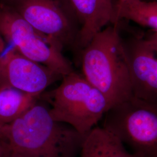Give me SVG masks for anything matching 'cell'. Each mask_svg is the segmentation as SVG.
<instances>
[{"mask_svg":"<svg viewBox=\"0 0 157 157\" xmlns=\"http://www.w3.org/2000/svg\"><path fill=\"white\" fill-rule=\"evenodd\" d=\"M84 136L54 121L49 109L37 102L0 130L12 151L27 157H79Z\"/></svg>","mask_w":157,"mask_h":157,"instance_id":"6da1fadb","label":"cell"},{"mask_svg":"<svg viewBox=\"0 0 157 157\" xmlns=\"http://www.w3.org/2000/svg\"><path fill=\"white\" fill-rule=\"evenodd\" d=\"M119 24L106 26L82 50L83 75L105 96L110 108L133 96Z\"/></svg>","mask_w":157,"mask_h":157,"instance_id":"7a4b0ae2","label":"cell"},{"mask_svg":"<svg viewBox=\"0 0 157 157\" xmlns=\"http://www.w3.org/2000/svg\"><path fill=\"white\" fill-rule=\"evenodd\" d=\"M62 78L51 93V117L71 126L84 136L103 118L110 108L109 103L83 75L73 71Z\"/></svg>","mask_w":157,"mask_h":157,"instance_id":"3957f363","label":"cell"},{"mask_svg":"<svg viewBox=\"0 0 157 157\" xmlns=\"http://www.w3.org/2000/svg\"><path fill=\"white\" fill-rule=\"evenodd\" d=\"M102 126L135 157H157V103L135 96L109 108Z\"/></svg>","mask_w":157,"mask_h":157,"instance_id":"277c9868","label":"cell"},{"mask_svg":"<svg viewBox=\"0 0 157 157\" xmlns=\"http://www.w3.org/2000/svg\"><path fill=\"white\" fill-rule=\"evenodd\" d=\"M0 36L23 56L63 76L73 71L63 46L34 28L11 6L0 0Z\"/></svg>","mask_w":157,"mask_h":157,"instance_id":"5b68a950","label":"cell"},{"mask_svg":"<svg viewBox=\"0 0 157 157\" xmlns=\"http://www.w3.org/2000/svg\"><path fill=\"white\" fill-rule=\"evenodd\" d=\"M63 47L77 46L80 24L69 0H1Z\"/></svg>","mask_w":157,"mask_h":157,"instance_id":"8992f818","label":"cell"},{"mask_svg":"<svg viewBox=\"0 0 157 157\" xmlns=\"http://www.w3.org/2000/svg\"><path fill=\"white\" fill-rule=\"evenodd\" d=\"M62 76L23 56L0 36V87L11 86L39 97Z\"/></svg>","mask_w":157,"mask_h":157,"instance_id":"52a82bcc","label":"cell"},{"mask_svg":"<svg viewBox=\"0 0 157 157\" xmlns=\"http://www.w3.org/2000/svg\"><path fill=\"white\" fill-rule=\"evenodd\" d=\"M133 95L157 103V54L147 39L122 37Z\"/></svg>","mask_w":157,"mask_h":157,"instance_id":"ba28073f","label":"cell"},{"mask_svg":"<svg viewBox=\"0 0 157 157\" xmlns=\"http://www.w3.org/2000/svg\"><path fill=\"white\" fill-rule=\"evenodd\" d=\"M80 24L76 48L82 50L104 28L115 21L113 0H69Z\"/></svg>","mask_w":157,"mask_h":157,"instance_id":"9c48e42d","label":"cell"},{"mask_svg":"<svg viewBox=\"0 0 157 157\" xmlns=\"http://www.w3.org/2000/svg\"><path fill=\"white\" fill-rule=\"evenodd\" d=\"M79 157H135L118 137L103 127L95 126L85 135Z\"/></svg>","mask_w":157,"mask_h":157,"instance_id":"30bf717a","label":"cell"},{"mask_svg":"<svg viewBox=\"0 0 157 157\" xmlns=\"http://www.w3.org/2000/svg\"><path fill=\"white\" fill-rule=\"evenodd\" d=\"M37 97L11 86L0 87V130L22 115Z\"/></svg>","mask_w":157,"mask_h":157,"instance_id":"8fae6325","label":"cell"},{"mask_svg":"<svg viewBox=\"0 0 157 157\" xmlns=\"http://www.w3.org/2000/svg\"><path fill=\"white\" fill-rule=\"evenodd\" d=\"M115 9L113 24L127 19L152 29L154 32L157 33V1L137 0L120 6L115 3Z\"/></svg>","mask_w":157,"mask_h":157,"instance_id":"7c38bea8","label":"cell"},{"mask_svg":"<svg viewBox=\"0 0 157 157\" xmlns=\"http://www.w3.org/2000/svg\"><path fill=\"white\" fill-rule=\"evenodd\" d=\"M12 151L10 145L3 140H0V157H10Z\"/></svg>","mask_w":157,"mask_h":157,"instance_id":"4fadbf2b","label":"cell"},{"mask_svg":"<svg viewBox=\"0 0 157 157\" xmlns=\"http://www.w3.org/2000/svg\"><path fill=\"white\" fill-rule=\"evenodd\" d=\"M157 54V33L154 32L147 39Z\"/></svg>","mask_w":157,"mask_h":157,"instance_id":"5bb4252c","label":"cell"},{"mask_svg":"<svg viewBox=\"0 0 157 157\" xmlns=\"http://www.w3.org/2000/svg\"><path fill=\"white\" fill-rule=\"evenodd\" d=\"M137 0H117L115 1V3L116 5L118 6H120V5H123V4H128V3H130L132 2L136 1Z\"/></svg>","mask_w":157,"mask_h":157,"instance_id":"9a60e30c","label":"cell"},{"mask_svg":"<svg viewBox=\"0 0 157 157\" xmlns=\"http://www.w3.org/2000/svg\"><path fill=\"white\" fill-rule=\"evenodd\" d=\"M10 157H26V156H25V155H23L22 154H19V153H18V152H14L12 151V152L11 155V156Z\"/></svg>","mask_w":157,"mask_h":157,"instance_id":"2e32d148","label":"cell"},{"mask_svg":"<svg viewBox=\"0 0 157 157\" xmlns=\"http://www.w3.org/2000/svg\"><path fill=\"white\" fill-rule=\"evenodd\" d=\"M150 1H157V0H150Z\"/></svg>","mask_w":157,"mask_h":157,"instance_id":"e0dca14e","label":"cell"}]
</instances>
